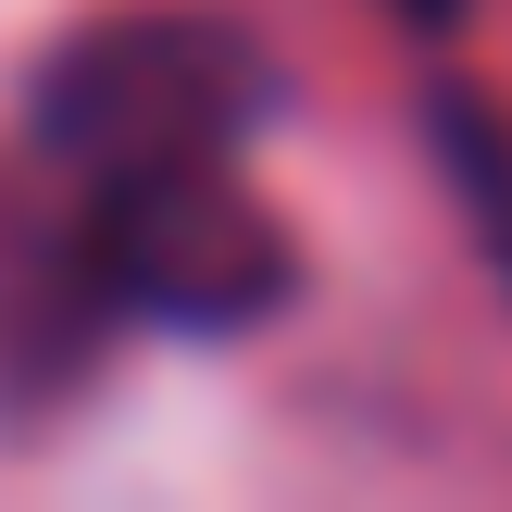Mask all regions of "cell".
<instances>
[{
  "label": "cell",
  "mask_w": 512,
  "mask_h": 512,
  "mask_svg": "<svg viewBox=\"0 0 512 512\" xmlns=\"http://www.w3.org/2000/svg\"><path fill=\"white\" fill-rule=\"evenodd\" d=\"M275 63L213 13H125L88 25L63 63L38 75V163L63 175H163V163H238L263 125Z\"/></svg>",
  "instance_id": "6da1fadb"
},
{
  "label": "cell",
  "mask_w": 512,
  "mask_h": 512,
  "mask_svg": "<svg viewBox=\"0 0 512 512\" xmlns=\"http://www.w3.org/2000/svg\"><path fill=\"white\" fill-rule=\"evenodd\" d=\"M88 188V175H75ZM100 275L125 313L150 325H263L288 288V238L263 225V200L238 188V163H163V175H100L88 188Z\"/></svg>",
  "instance_id": "7a4b0ae2"
},
{
  "label": "cell",
  "mask_w": 512,
  "mask_h": 512,
  "mask_svg": "<svg viewBox=\"0 0 512 512\" xmlns=\"http://www.w3.org/2000/svg\"><path fill=\"white\" fill-rule=\"evenodd\" d=\"M63 175V163H50ZM113 275H100L88 188H0V400H50L88 375L100 325H113Z\"/></svg>",
  "instance_id": "3957f363"
},
{
  "label": "cell",
  "mask_w": 512,
  "mask_h": 512,
  "mask_svg": "<svg viewBox=\"0 0 512 512\" xmlns=\"http://www.w3.org/2000/svg\"><path fill=\"white\" fill-rule=\"evenodd\" d=\"M388 13H413V25H450V13H463V0H388Z\"/></svg>",
  "instance_id": "277c9868"
}]
</instances>
